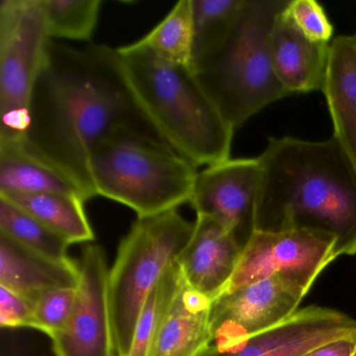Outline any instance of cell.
<instances>
[{
    "label": "cell",
    "instance_id": "28",
    "mask_svg": "<svg viewBox=\"0 0 356 356\" xmlns=\"http://www.w3.org/2000/svg\"><path fill=\"white\" fill-rule=\"evenodd\" d=\"M301 356H356V335L328 341Z\"/></svg>",
    "mask_w": 356,
    "mask_h": 356
},
{
    "label": "cell",
    "instance_id": "27",
    "mask_svg": "<svg viewBox=\"0 0 356 356\" xmlns=\"http://www.w3.org/2000/svg\"><path fill=\"white\" fill-rule=\"evenodd\" d=\"M34 302L0 285V325L3 328H33Z\"/></svg>",
    "mask_w": 356,
    "mask_h": 356
},
{
    "label": "cell",
    "instance_id": "24",
    "mask_svg": "<svg viewBox=\"0 0 356 356\" xmlns=\"http://www.w3.org/2000/svg\"><path fill=\"white\" fill-rule=\"evenodd\" d=\"M182 280V272L176 262L152 289L139 314L128 356H149L156 335Z\"/></svg>",
    "mask_w": 356,
    "mask_h": 356
},
{
    "label": "cell",
    "instance_id": "19",
    "mask_svg": "<svg viewBox=\"0 0 356 356\" xmlns=\"http://www.w3.org/2000/svg\"><path fill=\"white\" fill-rule=\"evenodd\" d=\"M72 243H90L95 235L80 197L64 193L0 195Z\"/></svg>",
    "mask_w": 356,
    "mask_h": 356
},
{
    "label": "cell",
    "instance_id": "1",
    "mask_svg": "<svg viewBox=\"0 0 356 356\" xmlns=\"http://www.w3.org/2000/svg\"><path fill=\"white\" fill-rule=\"evenodd\" d=\"M126 124L145 126L114 65L111 47L78 49L54 41L33 91L26 140L91 188L86 170L91 152Z\"/></svg>",
    "mask_w": 356,
    "mask_h": 356
},
{
    "label": "cell",
    "instance_id": "2",
    "mask_svg": "<svg viewBox=\"0 0 356 356\" xmlns=\"http://www.w3.org/2000/svg\"><path fill=\"white\" fill-rule=\"evenodd\" d=\"M259 159L256 230L318 231L355 255L356 170L339 143L270 137Z\"/></svg>",
    "mask_w": 356,
    "mask_h": 356
},
{
    "label": "cell",
    "instance_id": "11",
    "mask_svg": "<svg viewBox=\"0 0 356 356\" xmlns=\"http://www.w3.org/2000/svg\"><path fill=\"white\" fill-rule=\"evenodd\" d=\"M260 180L259 157L229 158L197 174L189 204L197 216L224 226L243 250L256 231Z\"/></svg>",
    "mask_w": 356,
    "mask_h": 356
},
{
    "label": "cell",
    "instance_id": "18",
    "mask_svg": "<svg viewBox=\"0 0 356 356\" xmlns=\"http://www.w3.org/2000/svg\"><path fill=\"white\" fill-rule=\"evenodd\" d=\"M79 261H54L0 234V285L36 302L53 289L76 287Z\"/></svg>",
    "mask_w": 356,
    "mask_h": 356
},
{
    "label": "cell",
    "instance_id": "12",
    "mask_svg": "<svg viewBox=\"0 0 356 356\" xmlns=\"http://www.w3.org/2000/svg\"><path fill=\"white\" fill-rule=\"evenodd\" d=\"M354 335L356 320L351 316L332 308L308 306L234 347L210 345L199 356H301L328 341Z\"/></svg>",
    "mask_w": 356,
    "mask_h": 356
},
{
    "label": "cell",
    "instance_id": "8",
    "mask_svg": "<svg viewBox=\"0 0 356 356\" xmlns=\"http://www.w3.org/2000/svg\"><path fill=\"white\" fill-rule=\"evenodd\" d=\"M314 283L302 275L277 274L225 291L212 301L211 345L234 347L284 322L297 312Z\"/></svg>",
    "mask_w": 356,
    "mask_h": 356
},
{
    "label": "cell",
    "instance_id": "7",
    "mask_svg": "<svg viewBox=\"0 0 356 356\" xmlns=\"http://www.w3.org/2000/svg\"><path fill=\"white\" fill-rule=\"evenodd\" d=\"M53 42L41 0L0 3V140L26 138L33 91Z\"/></svg>",
    "mask_w": 356,
    "mask_h": 356
},
{
    "label": "cell",
    "instance_id": "15",
    "mask_svg": "<svg viewBox=\"0 0 356 356\" xmlns=\"http://www.w3.org/2000/svg\"><path fill=\"white\" fill-rule=\"evenodd\" d=\"M283 11L277 16L270 33V51L275 74L289 95L323 92L331 43L314 42L306 38Z\"/></svg>",
    "mask_w": 356,
    "mask_h": 356
},
{
    "label": "cell",
    "instance_id": "23",
    "mask_svg": "<svg viewBox=\"0 0 356 356\" xmlns=\"http://www.w3.org/2000/svg\"><path fill=\"white\" fill-rule=\"evenodd\" d=\"M51 39L88 42L95 35L101 0H41Z\"/></svg>",
    "mask_w": 356,
    "mask_h": 356
},
{
    "label": "cell",
    "instance_id": "13",
    "mask_svg": "<svg viewBox=\"0 0 356 356\" xmlns=\"http://www.w3.org/2000/svg\"><path fill=\"white\" fill-rule=\"evenodd\" d=\"M241 252L243 249L220 222L197 216L191 241L178 264L185 282L213 301L230 284Z\"/></svg>",
    "mask_w": 356,
    "mask_h": 356
},
{
    "label": "cell",
    "instance_id": "26",
    "mask_svg": "<svg viewBox=\"0 0 356 356\" xmlns=\"http://www.w3.org/2000/svg\"><path fill=\"white\" fill-rule=\"evenodd\" d=\"M283 14L309 40L327 44L332 42V24L316 0H291Z\"/></svg>",
    "mask_w": 356,
    "mask_h": 356
},
{
    "label": "cell",
    "instance_id": "6",
    "mask_svg": "<svg viewBox=\"0 0 356 356\" xmlns=\"http://www.w3.org/2000/svg\"><path fill=\"white\" fill-rule=\"evenodd\" d=\"M195 222L178 209L137 218L120 241L109 272V298L118 356H128L139 314L147 296L166 270L178 262Z\"/></svg>",
    "mask_w": 356,
    "mask_h": 356
},
{
    "label": "cell",
    "instance_id": "21",
    "mask_svg": "<svg viewBox=\"0 0 356 356\" xmlns=\"http://www.w3.org/2000/svg\"><path fill=\"white\" fill-rule=\"evenodd\" d=\"M162 61L177 65L193 63L191 0H180L149 34L138 40Z\"/></svg>",
    "mask_w": 356,
    "mask_h": 356
},
{
    "label": "cell",
    "instance_id": "9",
    "mask_svg": "<svg viewBox=\"0 0 356 356\" xmlns=\"http://www.w3.org/2000/svg\"><path fill=\"white\" fill-rule=\"evenodd\" d=\"M76 302L70 322L54 337L56 356H118L109 298V268L101 245H88L79 260Z\"/></svg>",
    "mask_w": 356,
    "mask_h": 356
},
{
    "label": "cell",
    "instance_id": "16",
    "mask_svg": "<svg viewBox=\"0 0 356 356\" xmlns=\"http://www.w3.org/2000/svg\"><path fill=\"white\" fill-rule=\"evenodd\" d=\"M212 301L183 278L149 356H199L211 345Z\"/></svg>",
    "mask_w": 356,
    "mask_h": 356
},
{
    "label": "cell",
    "instance_id": "25",
    "mask_svg": "<svg viewBox=\"0 0 356 356\" xmlns=\"http://www.w3.org/2000/svg\"><path fill=\"white\" fill-rule=\"evenodd\" d=\"M76 287H63L47 291L34 303L33 329L51 339L65 329L74 312Z\"/></svg>",
    "mask_w": 356,
    "mask_h": 356
},
{
    "label": "cell",
    "instance_id": "3",
    "mask_svg": "<svg viewBox=\"0 0 356 356\" xmlns=\"http://www.w3.org/2000/svg\"><path fill=\"white\" fill-rule=\"evenodd\" d=\"M111 57L139 116L158 138L197 168L231 158L235 130L191 66L162 61L138 41L111 47Z\"/></svg>",
    "mask_w": 356,
    "mask_h": 356
},
{
    "label": "cell",
    "instance_id": "14",
    "mask_svg": "<svg viewBox=\"0 0 356 356\" xmlns=\"http://www.w3.org/2000/svg\"><path fill=\"white\" fill-rule=\"evenodd\" d=\"M64 193L95 197L78 176L35 149L26 138L0 140V195Z\"/></svg>",
    "mask_w": 356,
    "mask_h": 356
},
{
    "label": "cell",
    "instance_id": "20",
    "mask_svg": "<svg viewBox=\"0 0 356 356\" xmlns=\"http://www.w3.org/2000/svg\"><path fill=\"white\" fill-rule=\"evenodd\" d=\"M0 234L54 261L70 264V243L22 208L0 197Z\"/></svg>",
    "mask_w": 356,
    "mask_h": 356
},
{
    "label": "cell",
    "instance_id": "5",
    "mask_svg": "<svg viewBox=\"0 0 356 356\" xmlns=\"http://www.w3.org/2000/svg\"><path fill=\"white\" fill-rule=\"evenodd\" d=\"M289 0H243L222 44L193 65L208 97L234 130L289 97L273 68L270 38Z\"/></svg>",
    "mask_w": 356,
    "mask_h": 356
},
{
    "label": "cell",
    "instance_id": "4",
    "mask_svg": "<svg viewBox=\"0 0 356 356\" xmlns=\"http://www.w3.org/2000/svg\"><path fill=\"white\" fill-rule=\"evenodd\" d=\"M87 178L95 197L136 212L137 218L177 210L191 202L197 168L147 126L112 131L91 152Z\"/></svg>",
    "mask_w": 356,
    "mask_h": 356
},
{
    "label": "cell",
    "instance_id": "17",
    "mask_svg": "<svg viewBox=\"0 0 356 356\" xmlns=\"http://www.w3.org/2000/svg\"><path fill=\"white\" fill-rule=\"evenodd\" d=\"M339 143L356 170V34L343 35L330 44L324 90Z\"/></svg>",
    "mask_w": 356,
    "mask_h": 356
},
{
    "label": "cell",
    "instance_id": "22",
    "mask_svg": "<svg viewBox=\"0 0 356 356\" xmlns=\"http://www.w3.org/2000/svg\"><path fill=\"white\" fill-rule=\"evenodd\" d=\"M243 0H191L193 47L191 67L213 53L230 32Z\"/></svg>",
    "mask_w": 356,
    "mask_h": 356
},
{
    "label": "cell",
    "instance_id": "10",
    "mask_svg": "<svg viewBox=\"0 0 356 356\" xmlns=\"http://www.w3.org/2000/svg\"><path fill=\"white\" fill-rule=\"evenodd\" d=\"M335 258V238L326 233L307 229L256 230L225 291L277 274L302 275L316 281Z\"/></svg>",
    "mask_w": 356,
    "mask_h": 356
}]
</instances>
